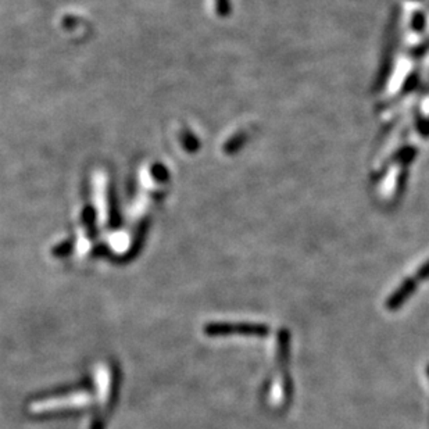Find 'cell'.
Here are the masks:
<instances>
[{"mask_svg":"<svg viewBox=\"0 0 429 429\" xmlns=\"http://www.w3.org/2000/svg\"><path fill=\"white\" fill-rule=\"evenodd\" d=\"M205 334L209 336H228V335H243V336H259L264 338L270 334V328L263 324H209L205 327Z\"/></svg>","mask_w":429,"mask_h":429,"instance_id":"obj_1","label":"cell"},{"mask_svg":"<svg viewBox=\"0 0 429 429\" xmlns=\"http://www.w3.org/2000/svg\"><path fill=\"white\" fill-rule=\"evenodd\" d=\"M417 289V280L416 278H409L406 280L400 287L386 301V307L392 311L397 310L399 307H402L404 304V301L416 292Z\"/></svg>","mask_w":429,"mask_h":429,"instance_id":"obj_2","label":"cell"},{"mask_svg":"<svg viewBox=\"0 0 429 429\" xmlns=\"http://www.w3.org/2000/svg\"><path fill=\"white\" fill-rule=\"evenodd\" d=\"M427 278H429V261L425 266L421 267V270H420V271L417 273V275H416L417 282H418V281H423V280H427Z\"/></svg>","mask_w":429,"mask_h":429,"instance_id":"obj_3","label":"cell"}]
</instances>
